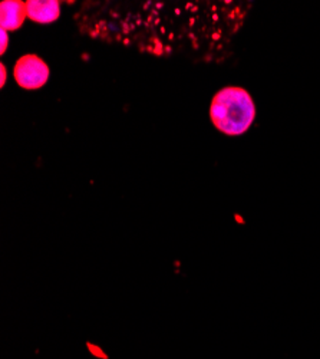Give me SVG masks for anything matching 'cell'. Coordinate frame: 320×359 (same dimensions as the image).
Instances as JSON below:
<instances>
[{
	"instance_id": "cell-1",
	"label": "cell",
	"mask_w": 320,
	"mask_h": 359,
	"mask_svg": "<svg viewBox=\"0 0 320 359\" xmlns=\"http://www.w3.org/2000/svg\"><path fill=\"white\" fill-rule=\"evenodd\" d=\"M210 116L218 131L227 135H240L253 124L256 107L246 89L227 86L213 98Z\"/></svg>"
},
{
	"instance_id": "cell-2",
	"label": "cell",
	"mask_w": 320,
	"mask_h": 359,
	"mask_svg": "<svg viewBox=\"0 0 320 359\" xmlns=\"http://www.w3.org/2000/svg\"><path fill=\"white\" fill-rule=\"evenodd\" d=\"M13 75L22 88L38 89L46 83L49 68L36 55H25L16 62Z\"/></svg>"
},
{
	"instance_id": "cell-3",
	"label": "cell",
	"mask_w": 320,
	"mask_h": 359,
	"mask_svg": "<svg viewBox=\"0 0 320 359\" xmlns=\"http://www.w3.org/2000/svg\"><path fill=\"white\" fill-rule=\"evenodd\" d=\"M27 18L38 23H52L60 18V2L56 0H29L26 2Z\"/></svg>"
},
{
	"instance_id": "cell-4",
	"label": "cell",
	"mask_w": 320,
	"mask_h": 359,
	"mask_svg": "<svg viewBox=\"0 0 320 359\" xmlns=\"http://www.w3.org/2000/svg\"><path fill=\"white\" fill-rule=\"evenodd\" d=\"M0 13H2V19H0V25H2V31H16L19 29L25 18H27L26 12V4L18 2V0H5L0 6Z\"/></svg>"
},
{
	"instance_id": "cell-5",
	"label": "cell",
	"mask_w": 320,
	"mask_h": 359,
	"mask_svg": "<svg viewBox=\"0 0 320 359\" xmlns=\"http://www.w3.org/2000/svg\"><path fill=\"white\" fill-rule=\"evenodd\" d=\"M0 35H2V50H0V52L5 53V52H6V46H8V35H6V31H2V34H0Z\"/></svg>"
},
{
	"instance_id": "cell-6",
	"label": "cell",
	"mask_w": 320,
	"mask_h": 359,
	"mask_svg": "<svg viewBox=\"0 0 320 359\" xmlns=\"http://www.w3.org/2000/svg\"><path fill=\"white\" fill-rule=\"evenodd\" d=\"M5 78H6V71H5V67L2 65V85H5Z\"/></svg>"
}]
</instances>
